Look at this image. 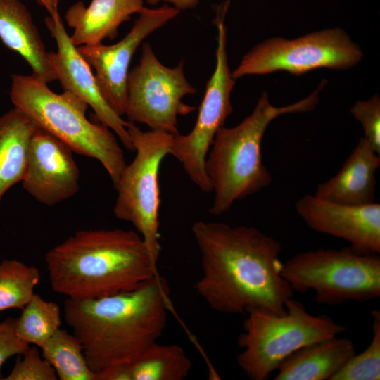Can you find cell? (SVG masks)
Instances as JSON below:
<instances>
[{
  "instance_id": "cell-1",
  "label": "cell",
  "mask_w": 380,
  "mask_h": 380,
  "mask_svg": "<svg viewBox=\"0 0 380 380\" xmlns=\"http://www.w3.org/2000/svg\"><path fill=\"white\" fill-rule=\"evenodd\" d=\"M191 233L202 274L194 288L214 311L281 315L294 291L281 275L280 243L258 229L199 220Z\"/></svg>"
},
{
  "instance_id": "cell-2",
  "label": "cell",
  "mask_w": 380,
  "mask_h": 380,
  "mask_svg": "<svg viewBox=\"0 0 380 380\" xmlns=\"http://www.w3.org/2000/svg\"><path fill=\"white\" fill-rule=\"evenodd\" d=\"M159 274L135 289L89 300L66 298L63 317L96 380H108L157 342L170 306Z\"/></svg>"
},
{
  "instance_id": "cell-3",
  "label": "cell",
  "mask_w": 380,
  "mask_h": 380,
  "mask_svg": "<svg viewBox=\"0 0 380 380\" xmlns=\"http://www.w3.org/2000/svg\"><path fill=\"white\" fill-rule=\"evenodd\" d=\"M45 262L53 291L74 300L129 291L159 275L141 235L122 229L77 231L50 249Z\"/></svg>"
},
{
  "instance_id": "cell-4",
  "label": "cell",
  "mask_w": 380,
  "mask_h": 380,
  "mask_svg": "<svg viewBox=\"0 0 380 380\" xmlns=\"http://www.w3.org/2000/svg\"><path fill=\"white\" fill-rule=\"evenodd\" d=\"M322 81L310 95L294 103L276 107L264 91L253 112L232 127H222L217 132L205 161V171L214 192L209 213L221 215L239 200L267 187L272 181L262 163L261 143L270 122L284 114L313 110Z\"/></svg>"
},
{
  "instance_id": "cell-5",
  "label": "cell",
  "mask_w": 380,
  "mask_h": 380,
  "mask_svg": "<svg viewBox=\"0 0 380 380\" xmlns=\"http://www.w3.org/2000/svg\"><path fill=\"white\" fill-rule=\"evenodd\" d=\"M47 84L32 74L12 75L10 98L14 107L73 152L100 162L115 187L127 165L115 134L87 119L84 101L68 91L57 94Z\"/></svg>"
},
{
  "instance_id": "cell-6",
  "label": "cell",
  "mask_w": 380,
  "mask_h": 380,
  "mask_svg": "<svg viewBox=\"0 0 380 380\" xmlns=\"http://www.w3.org/2000/svg\"><path fill=\"white\" fill-rule=\"evenodd\" d=\"M286 309L281 315L263 311L247 314L238 338L242 350L236 361L251 380L267 379L295 351L346 330L345 326L326 315L310 314L293 298L287 302Z\"/></svg>"
},
{
  "instance_id": "cell-7",
  "label": "cell",
  "mask_w": 380,
  "mask_h": 380,
  "mask_svg": "<svg viewBox=\"0 0 380 380\" xmlns=\"http://www.w3.org/2000/svg\"><path fill=\"white\" fill-rule=\"evenodd\" d=\"M281 272L293 291L312 290L316 302L322 305L365 302L380 296V258L350 246L297 253L282 263Z\"/></svg>"
},
{
  "instance_id": "cell-8",
  "label": "cell",
  "mask_w": 380,
  "mask_h": 380,
  "mask_svg": "<svg viewBox=\"0 0 380 380\" xmlns=\"http://www.w3.org/2000/svg\"><path fill=\"white\" fill-rule=\"evenodd\" d=\"M127 130L136 156L126 165L115 187L118 195L113 211L117 219L134 227L158 263L161 250L158 175L163 158L170 155L172 134L160 130L144 132L130 122Z\"/></svg>"
},
{
  "instance_id": "cell-9",
  "label": "cell",
  "mask_w": 380,
  "mask_h": 380,
  "mask_svg": "<svg viewBox=\"0 0 380 380\" xmlns=\"http://www.w3.org/2000/svg\"><path fill=\"white\" fill-rule=\"evenodd\" d=\"M362 57L361 48L343 29L335 27L294 39L272 37L258 43L243 56L232 74L235 80L277 71L298 76L322 68L348 69Z\"/></svg>"
},
{
  "instance_id": "cell-10",
  "label": "cell",
  "mask_w": 380,
  "mask_h": 380,
  "mask_svg": "<svg viewBox=\"0 0 380 380\" xmlns=\"http://www.w3.org/2000/svg\"><path fill=\"white\" fill-rule=\"evenodd\" d=\"M230 4L227 0L216 8L214 24L217 30L215 67L208 81L193 129L186 134L172 135L170 155L182 164L190 180L201 191L212 192L205 171V161L215 136L232 112L231 93L236 84L229 67L224 18Z\"/></svg>"
},
{
  "instance_id": "cell-11",
  "label": "cell",
  "mask_w": 380,
  "mask_h": 380,
  "mask_svg": "<svg viewBox=\"0 0 380 380\" xmlns=\"http://www.w3.org/2000/svg\"><path fill=\"white\" fill-rule=\"evenodd\" d=\"M127 90V121L153 130L176 134L177 116L196 109L182 101L185 96L196 93L185 76L184 62L174 68L164 65L148 43L143 44L139 63L129 71Z\"/></svg>"
},
{
  "instance_id": "cell-12",
  "label": "cell",
  "mask_w": 380,
  "mask_h": 380,
  "mask_svg": "<svg viewBox=\"0 0 380 380\" xmlns=\"http://www.w3.org/2000/svg\"><path fill=\"white\" fill-rule=\"evenodd\" d=\"M180 13L172 6L144 8L129 32L112 45L99 43L77 46L95 70V77L104 99L119 115H125L127 81L131 60L141 43L151 33L164 26Z\"/></svg>"
},
{
  "instance_id": "cell-13",
  "label": "cell",
  "mask_w": 380,
  "mask_h": 380,
  "mask_svg": "<svg viewBox=\"0 0 380 380\" xmlns=\"http://www.w3.org/2000/svg\"><path fill=\"white\" fill-rule=\"evenodd\" d=\"M46 26L57 44L48 52V61L64 91L84 101L100 123L110 129L129 151L134 148L127 130L128 122L117 114L102 96L91 68L71 42L59 13L45 18Z\"/></svg>"
},
{
  "instance_id": "cell-14",
  "label": "cell",
  "mask_w": 380,
  "mask_h": 380,
  "mask_svg": "<svg viewBox=\"0 0 380 380\" xmlns=\"http://www.w3.org/2000/svg\"><path fill=\"white\" fill-rule=\"evenodd\" d=\"M296 210L312 230L344 239L364 254L380 253V204L348 205L305 194Z\"/></svg>"
},
{
  "instance_id": "cell-15",
  "label": "cell",
  "mask_w": 380,
  "mask_h": 380,
  "mask_svg": "<svg viewBox=\"0 0 380 380\" xmlns=\"http://www.w3.org/2000/svg\"><path fill=\"white\" fill-rule=\"evenodd\" d=\"M72 151L37 127L31 140L23 188L41 204L52 206L75 196L80 171Z\"/></svg>"
},
{
  "instance_id": "cell-16",
  "label": "cell",
  "mask_w": 380,
  "mask_h": 380,
  "mask_svg": "<svg viewBox=\"0 0 380 380\" xmlns=\"http://www.w3.org/2000/svg\"><path fill=\"white\" fill-rule=\"evenodd\" d=\"M380 155L363 137L339 171L318 185L315 196L332 202L365 205L374 202Z\"/></svg>"
},
{
  "instance_id": "cell-17",
  "label": "cell",
  "mask_w": 380,
  "mask_h": 380,
  "mask_svg": "<svg viewBox=\"0 0 380 380\" xmlns=\"http://www.w3.org/2000/svg\"><path fill=\"white\" fill-rule=\"evenodd\" d=\"M144 8V0H92L87 7L78 1L65 15L67 25L73 29L70 39L75 46L114 39L120 25Z\"/></svg>"
},
{
  "instance_id": "cell-18",
  "label": "cell",
  "mask_w": 380,
  "mask_h": 380,
  "mask_svg": "<svg viewBox=\"0 0 380 380\" xmlns=\"http://www.w3.org/2000/svg\"><path fill=\"white\" fill-rule=\"evenodd\" d=\"M0 39L27 62L33 75L47 83L56 80L37 27L20 0H0Z\"/></svg>"
},
{
  "instance_id": "cell-19",
  "label": "cell",
  "mask_w": 380,
  "mask_h": 380,
  "mask_svg": "<svg viewBox=\"0 0 380 380\" xmlns=\"http://www.w3.org/2000/svg\"><path fill=\"white\" fill-rule=\"evenodd\" d=\"M355 353L353 342L338 336L295 351L279 365L275 380H331Z\"/></svg>"
},
{
  "instance_id": "cell-20",
  "label": "cell",
  "mask_w": 380,
  "mask_h": 380,
  "mask_svg": "<svg viewBox=\"0 0 380 380\" xmlns=\"http://www.w3.org/2000/svg\"><path fill=\"white\" fill-rule=\"evenodd\" d=\"M37 128L17 108L0 115V203L6 193L24 178L31 140Z\"/></svg>"
},
{
  "instance_id": "cell-21",
  "label": "cell",
  "mask_w": 380,
  "mask_h": 380,
  "mask_svg": "<svg viewBox=\"0 0 380 380\" xmlns=\"http://www.w3.org/2000/svg\"><path fill=\"white\" fill-rule=\"evenodd\" d=\"M191 367V360L183 348L156 342L108 380H182Z\"/></svg>"
},
{
  "instance_id": "cell-22",
  "label": "cell",
  "mask_w": 380,
  "mask_h": 380,
  "mask_svg": "<svg viewBox=\"0 0 380 380\" xmlns=\"http://www.w3.org/2000/svg\"><path fill=\"white\" fill-rule=\"evenodd\" d=\"M40 348L60 380H96L80 341L72 333L59 329Z\"/></svg>"
},
{
  "instance_id": "cell-23",
  "label": "cell",
  "mask_w": 380,
  "mask_h": 380,
  "mask_svg": "<svg viewBox=\"0 0 380 380\" xmlns=\"http://www.w3.org/2000/svg\"><path fill=\"white\" fill-rule=\"evenodd\" d=\"M61 315L57 303L34 293L16 319V334L25 343L40 348L61 329Z\"/></svg>"
},
{
  "instance_id": "cell-24",
  "label": "cell",
  "mask_w": 380,
  "mask_h": 380,
  "mask_svg": "<svg viewBox=\"0 0 380 380\" xmlns=\"http://www.w3.org/2000/svg\"><path fill=\"white\" fill-rule=\"evenodd\" d=\"M39 270L17 260L0 262V311L23 309L34 295L39 284Z\"/></svg>"
},
{
  "instance_id": "cell-25",
  "label": "cell",
  "mask_w": 380,
  "mask_h": 380,
  "mask_svg": "<svg viewBox=\"0 0 380 380\" xmlns=\"http://www.w3.org/2000/svg\"><path fill=\"white\" fill-rule=\"evenodd\" d=\"M372 338L367 347L355 353L331 380H379L380 379V311L373 310Z\"/></svg>"
},
{
  "instance_id": "cell-26",
  "label": "cell",
  "mask_w": 380,
  "mask_h": 380,
  "mask_svg": "<svg viewBox=\"0 0 380 380\" xmlns=\"http://www.w3.org/2000/svg\"><path fill=\"white\" fill-rule=\"evenodd\" d=\"M4 380H56L52 366L32 346L18 355L15 365Z\"/></svg>"
},
{
  "instance_id": "cell-27",
  "label": "cell",
  "mask_w": 380,
  "mask_h": 380,
  "mask_svg": "<svg viewBox=\"0 0 380 380\" xmlns=\"http://www.w3.org/2000/svg\"><path fill=\"white\" fill-rule=\"evenodd\" d=\"M350 113L364 130V137L380 155V99L375 94L367 101H357Z\"/></svg>"
},
{
  "instance_id": "cell-28",
  "label": "cell",
  "mask_w": 380,
  "mask_h": 380,
  "mask_svg": "<svg viewBox=\"0 0 380 380\" xmlns=\"http://www.w3.org/2000/svg\"><path fill=\"white\" fill-rule=\"evenodd\" d=\"M16 319L7 317L0 322V379H3L1 369L4 363L11 357L23 353L30 346L18 336Z\"/></svg>"
},
{
  "instance_id": "cell-29",
  "label": "cell",
  "mask_w": 380,
  "mask_h": 380,
  "mask_svg": "<svg viewBox=\"0 0 380 380\" xmlns=\"http://www.w3.org/2000/svg\"><path fill=\"white\" fill-rule=\"evenodd\" d=\"M171 4L172 6L179 11L186 9L194 8L199 3V0H163Z\"/></svg>"
},
{
  "instance_id": "cell-30",
  "label": "cell",
  "mask_w": 380,
  "mask_h": 380,
  "mask_svg": "<svg viewBox=\"0 0 380 380\" xmlns=\"http://www.w3.org/2000/svg\"><path fill=\"white\" fill-rule=\"evenodd\" d=\"M38 3L43 6L49 12L50 15L58 13V6L56 5L51 0H37Z\"/></svg>"
},
{
  "instance_id": "cell-31",
  "label": "cell",
  "mask_w": 380,
  "mask_h": 380,
  "mask_svg": "<svg viewBox=\"0 0 380 380\" xmlns=\"http://www.w3.org/2000/svg\"><path fill=\"white\" fill-rule=\"evenodd\" d=\"M161 0H147L148 4L152 6L158 4Z\"/></svg>"
},
{
  "instance_id": "cell-32",
  "label": "cell",
  "mask_w": 380,
  "mask_h": 380,
  "mask_svg": "<svg viewBox=\"0 0 380 380\" xmlns=\"http://www.w3.org/2000/svg\"><path fill=\"white\" fill-rule=\"evenodd\" d=\"M56 5L58 6V3L61 1V0H51Z\"/></svg>"
}]
</instances>
